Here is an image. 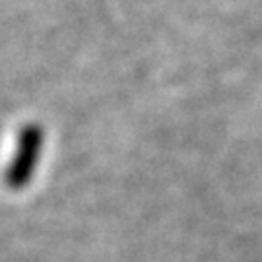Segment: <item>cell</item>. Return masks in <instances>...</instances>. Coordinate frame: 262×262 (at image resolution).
<instances>
[{
	"instance_id": "1",
	"label": "cell",
	"mask_w": 262,
	"mask_h": 262,
	"mask_svg": "<svg viewBox=\"0 0 262 262\" xmlns=\"http://www.w3.org/2000/svg\"><path fill=\"white\" fill-rule=\"evenodd\" d=\"M39 151V132L37 128H26L19 144L18 158L14 161V165L8 171V183L12 187H21L29 179V173L35 165Z\"/></svg>"
}]
</instances>
